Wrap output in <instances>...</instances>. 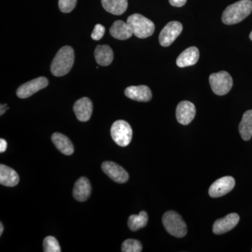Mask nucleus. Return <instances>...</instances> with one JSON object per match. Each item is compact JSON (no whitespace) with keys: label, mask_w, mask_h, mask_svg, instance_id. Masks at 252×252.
I'll return each mask as SVG.
<instances>
[{"label":"nucleus","mask_w":252,"mask_h":252,"mask_svg":"<svg viewBox=\"0 0 252 252\" xmlns=\"http://www.w3.org/2000/svg\"><path fill=\"white\" fill-rule=\"evenodd\" d=\"M252 11L251 0H240L229 5L222 15V22L225 25H234L243 21Z\"/></svg>","instance_id":"1"},{"label":"nucleus","mask_w":252,"mask_h":252,"mask_svg":"<svg viewBox=\"0 0 252 252\" xmlns=\"http://www.w3.org/2000/svg\"><path fill=\"white\" fill-rule=\"evenodd\" d=\"M74 62V50L71 46H63L53 60L51 65V73L56 77L66 75L72 69Z\"/></svg>","instance_id":"2"},{"label":"nucleus","mask_w":252,"mask_h":252,"mask_svg":"<svg viewBox=\"0 0 252 252\" xmlns=\"http://www.w3.org/2000/svg\"><path fill=\"white\" fill-rule=\"evenodd\" d=\"M127 23L130 26L133 35L140 39L152 36L155 31L154 23L141 14L131 15L127 18Z\"/></svg>","instance_id":"3"},{"label":"nucleus","mask_w":252,"mask_h":252,"mask_svg":"<svg viewBox=\"0 0 252 252\" xmlns=\"http://www.w3.org/2000/svg\"><path fill=\"white\" fill-rule=\"evenodd\" d=\"M162 220L165 230L172 236L180 238L187 235V224L177 212H167L162 216Z\"/></svg>","instance_id":"4"},{"label":"nucleus","mask_w":252,"mask_h":252,"mask_svg":"<svg viewBox=\"0 0 252 252\" xmlns=\"http://www.w3.org/2000/svg\"><path fill=\"white\" fill-rule=\"evenodd\" d=\"M111 135L116 144L122 147H127L132 137V130L126 121H117L111 127Z\"/></svg>","instance_id":"5"},{"label":"nucleus","mask_w":252,"mask_h":252,"mask_svg":"<svg viewBox=\"0 0 252 252\" xmlns=\"http://www.w3.org/2000/svg\"><path fill=\"white\" fill-rule=\"evenodd\" d=\"M209 81L212 91L217 95H224L228 94L233 86L231 76L225 71L212 74Z\"/></svg>","instance_id":"6"},{"label":"nucleus","mask_w":252,"mask_h":252,"mask_svg":"<svg viewBox=\"0 0 252 252\" xmlns=\"http://www.w3.org/2000/svg\"><path fill=\"white\" fill-rule=\"evenodd\" d=\"M183 30L182 23L178 21H171L167 23L160 32L159 43L163 47L171 45L175 39L180 36Z\"/></svg>","instance_id":"7"},{"label":"nucleus","mask_w":252,"mask_h":252,"mask_svg":"<svg viewBox=\"0 0 252 252\" xmlns=\"http://www.w3.org/2000/svg\"><path fill=\"white\" fill-rule=\"evenodd\" d=\"M48 84H49V81L46 77L36 78L20 86L16 91V94L19 98H28L38 91L46 88Z\"/></svg>","instance_id":"8"},{"label":"nucleus","mask_w":252,"mask_h":252,"mask_svg":"<svg viewBox=\"0 0 252 252\" xmlns=\"http://www.w3.org/2000/svg\"><path fill=\"white\" fill-rule=\"evenodd\" d=\"M234 178L230 176L223 177L215 181L209 189V195L212 198H220L229 193L234 188Z\"/></svg>","instance_id":"9"},{"label":"nucleus","mask_w":252,"mask_h":252,"mask_svg":"<svg viewBox=\"0 0 252 252\" xmlns=\"http://www.w3.org/2000/svg\"><path fill=\"white\" fill-rule=\"evenodd\" d=\"M102 169L109 178L117 183L124 184L129 179L128 174L125 169L112 161H105L102 164Z\"/></svg>","instance_id":"10"},{"label":"nucleus","mask_w":252,"mask_h":252,"mask_svg":"<svg viewBox=\"0 0 252 252\" xmlns=\"http://www.w3.org/2000/svg\"><path fill=\"white\" fill-rule=\"evenodd\" d=\"M195 105L189 101H182L177 105L176 109V117L177 122L184 126L189 125L195 118Z\"/></svg>","instance_id":"11"},{"label":"nucleus","mask_w":252,"mask_h":252,"mask_svg":"<svg viewBox=\"0 0 252 252\" xmlns=\"http://www.w3.org/2000/svg\"><path fill=\"white\" fill-rule=\"evenodd\" d=\"M240 217L238 214L231 213L225 216L224 218L217 220L214 223L213 233L216 235H221L227 233L235 228L238 225Z\"/></svg>","instance_id":"12"},{"label":"nucleus","mask_w":252,"mask_h":252,"mask_svg":"<svg viewBox=\"0 0 252 252\" xmlns=\"http://www.w3.org/2000/svg\"><path fill=\"white\" fill-rule=\"evenodd\" d=\"M74 112L78 120L81 122H88L93 113V103L88 97L78 99L74 104Z\"/></svg>","instance_id":"13"},{"label":"nucleus","mask_w":252,"mask_h":252,"mask_svg":"<svg viewBox=\"0 0 252 252\" xmlns=\"http://www.w3.org/2000/svg\"><path fill=\"white\" fill-rule=\"evenodd\" d=\"M126 97L137 102H149L152 97V91L147 86H130L125 90Z\"/></svg>","instance_id":"14"},{"label":"nucleus","mask_w":252,"mask_h":252,"mask_svg":"<svg viewBox=\"0 0 252 252\" xmlns=\"http://www.w3.org/2000/svg\"><path fill=\"white\" fill-rule=\"evenodd\" d=\"M91 185L86 177H81L76 182L73 189V195L79 202L86 201L90 197Z\"/></svg>","instance_id":"15"},{"label":"nucleus","mask_w":252,"mask_h":252,"mask_svg":"<svg viewBox=\"0 0 252 252\" xmlns=\"http://www.w3.org/2000/svg\"><path fill=\"white\" fill-rule=\"evenodd\" d=\"M200 53L198 48L191 46L185 50L179 56L177 59V64L178 67H185L194 65L198 62Z\"/></svg>","instance_id":"16"},{"label":"nucleus","mask_w":252,"mask_h":252,"mask_svg":"<svg viewBox=\"0 0 252 252\" xmlns=\"http://www.w3.org/2000/svg\"><path fill=\"white\" fill-rule=\"evenodd\" d=\"M109 32L113 37L119 40H126L133 35L130 26L123 21H117L113 23Z\"/></svg>","instance_id":"17"},{"label":"nucleus","mask_w":252,"mask_h":252,"mask_svg":"<svg viewBox=\"0 0 252 252\" xmlns=\"http://www.w3.org/2000/svg\"><path fill=\"white\" fill-rule=\"evenodd\" d=\"M55 147L61 153L66 156H70L74 153V146L67 137L59 132H55L51 137Z\"/></svg>","instance_id":"18"},{"label":"nucleus","mask_w":252,"mask_h":252,"mask_svg":"<svg viewBox=\"0 0 252 252\" xmlns=\"http://www.w3.org/2000/svg\"><path fill=\"white\" fill-rule=\"evenodd\" d=\"M19 176L11 167L1 164L0 165V184L5 187H13L19 182Z\"/></svg>","instance_id":"19"},{"label":"nucleus","mask_w":252,"mask_h":252,"mask_svg":"<svg viewBox=\"0 0 252 252\" xmlns=\"http://www.w3.org/2000/svg\"><path fill=\"white\" fill-rule=\"evenodd\" d=\"M96 62L101 66H108L114 59V53L108 45H98L94 52Z\"/></svg>","instance_id":"20"},{"label":"nucleus","mask_w":252,"mask_h":252,"mask_svg":"<svg viewBox=\"0 0 252 252\" xmlns=\"http://www.w3.org/2000/svg\"><path fill=\"white\" fill-rule=\"evenodd\" d=\"M104 9L110 14L122 15L127 9V0H102Z\"/></svg>","instance_id":"21"},{"label":"nucleus","mask_w":252,"mask_h":252,"mask_svg":"<svg viewBox=\"0 0 252 252\" xmlns=\"http://www.w3.org/2000/svg\"><path fill=\"white\" fill-rule=\"evenodd\" d=\"M240 136L245 141H249L252 137V110L244 113L243 119L239 125Z\"/></svg>","instance_id":"22"},{"label":"nucleus","mask_w":252,"mask_h":252,"mask_svg":"<svg viewBox=\"0 0 252 252\" xmlns=\"http://www.w3.org/2000/svg\"><path fill=\"white\" fill-rule=\"evenodd\" d=\"M148 220L149 217L147 212L142 211L139 215H131L127 220V224L130 230L137 231L147 225Z\"/></svg>","instance_id":"23"},{"label":"nucleus","mask_w":252,"mask_h":252,"mask_svg":"<svg viewBox=\"0 0 252 252\" xmlns=\"http://www.w3.org/2000/svg\"><path fill=\"white\" fill-rule=\"evenodd\" d=\"M142 250V245L140 241L133 239H127L122 244L123 252H140Z\"/></svg>","instance_id":"24"},{"label":"nucleus","mask_w":252,"mask_h":252,"mask_svg":"<svg viewBox=\"0 0 252 252\" xmlns=\"http://www.w3.org/2000/svg\"><path fill=\"white\" fill-rule=\"evenodd\" d=\"M44 252H61V247L59 243L54 237L48 236L43 242Z\"/></svg>","instance_id":"25"},{"label":"nucleus","mask_w":252,"mask_h":252,"mask_svg":"<svg viewBox=\"0 0 252 252\" xmlns=\"http://www.w3.org/2000/svg\"><path fill=\"white\" fill-rule=\"evenodd\" d=\"M77 0H59V9L63 13H70L75 8Z\"/></svg>","instance_id":"26"},{"label":"nucleus","mask_w":252,"mask_h":252,"mask_svg":"<svg viewBox=\"0 0 252 252\" xmlns=\"http://www.w3.org/2000/svg\"><path fill=\"white\" fill-rule=\"evenodd\" d=\"M105 28L100 24H97L94 26V31L91 34V38L94 41H99L103 37Z\"/></svg>","instance_id":"27"},{"label":"nucleus","mask_w":252,"mask_h":252,"mask_svg":"<svg viewBox=\"0 0 252 252\" xmlns=\"http://www.w3.org/2000/svg\"><path fill=\"white\" fill-rule=\"evenodd\" d=\"M187 0H169V2L172 6L176 7H181L187 3Z\"/></svg>","instance_id":"28"},{"label":"nucleus","mask_w":252,"mask_h":252,"mask_svg":"<svg viewBox=\"0 0 252 252\" xmlns=\"http://www.w3.org/2000/svg\"><path fill=\"white\" fill-rule=\"evenodd\" d=\"M7 147V142L4 139H0V152L3 153L6 151Z\"/></svg>","instance_id":"29"},{"label":"nucleus","mask_w":252,"mask_h":252,"mask_svg":"<svg viewBox=\"0 0 252 252\" xmlns=\"http://www.w3.org/2000/svg\"><path fill=\"white\" fill-rule=\"evenodd\" d=\"M8 109L6 104H1V116L4 114L5 111Z\"/></svg>","instance_id":"30"},{"label":"nucleus","mask_w":252,"mask_h":252,"mask_svg":"<svg viewBox=\"0 0 252 252\" xmlns=\"http://www.w3.org/2000/svg\"><path fill=\"white\" fill-rule=\"evenodd\" d=\"M3 231H4V226H3L2 223H0V235H2Z\"/></svg>","instance_id":"31"},{"label":"nucleus","mask_w":252,"mask_h":252,"mask_svg":"<svg viewBox=\"0 0 252 252\" xmlns=\"http://www.w3.org/2000/svg\"><path fill=\"white\" fill-rule=\"evenodd\" d=\"M250 39H251V40L252 41V32L250 33Z\"/></svg>","instance_id":"32"}]
</instances>
